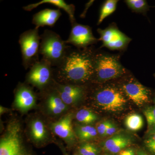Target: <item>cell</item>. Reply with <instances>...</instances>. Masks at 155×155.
Listing matches in <instances>:
<instances>
[{"instance_id":"1","label":"cell","mask_w":155,"mask_h":155,"mask_svg":"<svg viewBox=\"0 0 155 155\" xmlns=\"http://www.w3.org/2000/svg\"><path fill=\"white\" fill-rule=\"evenodd\" d=\"M96 51L91 47L82 49L70 48L61 64L54 69L57 77L67 84L74 85L93 80Z\"/></svg>"},{"instance_id":"2","label":"cell","mask_w":155,"mask_h":155,"mask_svg":"<svg viewBox=\"0 0 155 155\" xmlns=\"http://www.w3.org/2000/svg\"><path fill=\"white\" fill-rule=\"evenodd\" d=\"M127 73V69L120 62V56L96 51L93 80L104 83L123 77Z\"/></svg>"},{"instance_id":"3","label":"cell","mask_w":155,"mask_h":155,"mask_svg":"<svg viewBox=\"0 0 155 155\" xmlns=\"http://www.w3.org/2000/svg\"><path fill=\"white\" fill-rule=\"evenodd\" d=\"M41 38L39 53L42 56V59L49 63L53 67H58L71 48L66 41L52 31L45 30Z\"/></svg>"},{"instance_id":"4","label":"cell","mask_w":155,"mask_h":155,"mask_svg":"<svg viewBox=\"0 0 155 155\" xmlns=\"http://www.w3.org/2000/svg\"><path fill=\"white\" fill-rule=\"evenodd\" d=\"M94 99L102 110L111 112L122 111L127 102L122 89L114 84L99 87L94 91Z\"/></svg>"},{"instance_id":"5","label":"cell","mask_w":155,"mask_h":155,"mask_svg":"<svg viewBox=\"0 0 155 155\" xmlns=\"http://www.w3.org/2000/svg\"><path fill=\"white\" fill-rule=\"evenodd\" d=\"M38 28L26 31L20 35L19 43L22 53V64L24 68L28 69L39 61L41 36Z\"/></svg>"},{"instance_id":"6","label":"cell","mask_w":155,"mask_h":155,"mask_svg":"<svg viewBox=\"0 0 155 155\" xmlns=\"http://www.w3.org/2000/svg\"><path fill=\"white\" fill-rule=\"evenodd\" d=\"M21 128L16 121L9 124L0 141V155H32L22 140Z\"/></svg>"},{"instance_id":"7","label":"cell","mask_w":155,"mask_h":155,"mask_svg":"<svg viewBox=\"0 0 155 155\" xmlns=\"http://www.w3.org/2000/svg\"><path fill=\"white\" fill-rule=\"evenodd\" d=\"M120 87L126 97L137 106L142 107L150 102L152 95L151 90L133 77L125 80Z\"/></svg>"},{"instance_id":"8","label":"cell","mask_w":155,"mask_h":155,"mask_svg":"<svg viewBox=\"0 0 155 155\" xmlns=\"http://www.w3.org/2000/svg\"><path fill=\"white\" fill-rule=\"evenodd\" d=\"M97 31L100 36L99 40L102 42L101 48H107L113 51L124 50L131 41V38L120 31L114 24L105 29L99 28Z\"/></svg>"},{"instance_id":"9","label":"cell","mask_w":155,"mask_h":155,"mask_svg":"<svg viewBox=\"0 0 155 155\" xmlns=\"http://www.w3.org/2000/svg\"><path fill=\"white\" fill-rule=\"evenodd\" d=\"M72 27L69 38L66 41L67 44H71L78 49L86 48L89 46L96 43L99 41L95 37L91 28L88 25L78 24L75 22Z\"/></svg>"},{"instance_id":"10","label":"cell","mask_w":155,"mask_h":155,"mask_svg":"<svg viewBox=\"0 0 155 155\" xmlns=\"http://www.w3.org/2000/svg\"><path fill=\"white\" fill-rule=\"evenodd\" d=\"M49 63L41 59L30 67L27 75L28 83L38 88H43L50 83L54 72Z\"/></svg>"},{"instance_id":"11","label":"cell","mask_w":155,"mask_h":155,"mask_svg":"<svg viewBox=\"0 0 155 155\" xmlns=\"http://www.w3.org/2000/svg\"><path fill=\"white\" fill-rule=\"evenodd\" d=\"M54 84V88L67 105L78 102L82 99L85 93V89L82 85L59 84L56 82Z\"/></svg>"},{"instance_id":"12","label":"cell","mask_w":155,"mask_h":155,"mask_svg":"<svg viewBox=\"0 0 155 155\" xmlns=\"http://www.w3.org/2000/svg\"><path fill=\"white\" fill-rule=\"evenodd\" d=\"M51 128L54 133L67 143L75 139V134L72 125V114H67L59 121L53 123Z\"/></svg>"},{"instance_id":"13","label":"cell","mask_w":155,"mask_h":155,"mask_svg":"<svg viewBox=\"0 0 155 155\" xmlns=\"http://www.w3.org/2000/svg\"><path fill=\"white\" fill-rule=\"evenodd\" d=\"M36 96L29 87L21 85L18 87L15 93V105L22 111L30 110L35 105Z\"/></svg>"},{"instance_id":"14","label":"cell","mask_w":155,"mask_h":155,"mask_svg":"<svg viewBox=\"0 0 155 155\" xmlns=\"http://www.w3.org/2000/svg\"><path fill=\"white\" fill-rule=\"evenodd\" d=\"M62 15L60 9H45L34 15L32 23L36 28L48 26L53 27Z\"/></svg>"},{"instance_id":"15","label":"cell","mask_w":155,"mask_h":155,"mask_svg":"<svg viewBox=\"0 0 155 155\" xmlns=\"http://www.w3.org/2000/svg\"><path fill=\"white\" fill-rule=\"evenodd\" d=\"M132 140L130 136L126 134H116L104 142L103 147L112 153H118L131 144Z\"/></svg>"},{"instance_id":"16","label":"cell","mask_w":155,"mask_h":155,"mask_svg":"<svg viewBox=\"0 0 155 155\" xmlns=\"http://www.w3.org/2000/svg\"><path fill=\"white\" fill-rule=\"evenodd\" d=\"M48 4L52 5L58 7V9L64 10L69 16L72 24L76 22L75 18V7L73 5L67 4L63 0H42L38 2L30 4L23 7L25 11H30L43 4Z\"/></svg>"},{"instance_id":"17","label":"cell","mask_w":155,"mask_h":155,"mask_svg":"<svg viewBox=\"0 0 155 155\" xmlns=\"http://www.w3.org/2000/svg\"><path fill=\"white\" fill-rule=\"evenodd\" d=\"M46 103L49 110L54 115L62 114L67 110V105L62 101L54 88L53 92L48 94Z\"/></svg>"},{"instance_id":"18","label":"cell","mask_w":155,"mask_h":155,"mask_svg":"<svg viewBox=\"0 0 155 155\" xmlns=\"http://www.w3.org/2000/svg\"><path fill=\"white\" fill-rule=\"evenodd\" d=\"M31 133L35 140L40 142L46 138L47 132L44 123L40 120H34L31 125Z\"/></svg>"},{"instance_id":"19","label":"cell","mask_w":155,"mask_h":155,"mask_svg":"<svg viewBox=\"0 0 155 155\" xmlns=\"http://www.w3.org/2000/svg\"><path fill=\"white\" fill-rule=\"evenodd\" d=\"M76 133L81 141H88L94 138L97 134L96 128L90 125H84L78 127Z\"/></svg>"},{"instance_id":"20","label":"cell","mask_w":155,"mask_h":155,"mask_svg":"<svg viewBox=\"0 0 155 155\" xmlns=\"http://www.w3.org/2000/svg\"><path fill=\"white\" fill-rule=\"evenodd\" d=\"M125 126L129 130L136 131L140 130L143 126V119L138 114H130L125 119Z\"/></svg>"},{"instance_id":"21","label":"cell","mask_w":155,"mask_h":155,"mask_svg":"<svg viewBox=\"0 0 155 155\" xmlns=\"http://www.w3.org/2000/svg\"><path fill=\"white\" fill-rule=\"evenodd\" d=\"M118 2V0H107L104 3L100 11L98 25L101 24L104 19L116 11Z\"/></svg>"},{"instance_id":"22","label":"cell","mask_w":155,"mask_h":155,"mask_svg":"<svg viewBox=\"0 0 155 155\" xmlns=\"http://www.w3.org/2000/svg\"><path fill=\"white\" fill-rule=\"evenodd\" d=\"M127 7L134 12L145 15L149 10L150 6L145 0H126Z\"/></svg>"},{"instance_id":"23","label":"cell","mask_w":155,"mask_h":155,"mask_svg":"<svg viewBox=\"0 0 155 155\" xmlns=\"http://www.w3.org/2000/svg\"><path fill=\"white\" fill-rule=\"evenodd\" d=\"M75 117L78 122L86 125L94 123L98 119L97 116L94 113L87 109H82L78 111Z\"/></svg>"},{"instance_id":"24","label":"cell","mask_w":155,"mask_h":155,"mask_svg":"<svg viewBox=\"0 0 155 155\" xmlns=\"http://www.w3.org/2000/svg\"><path fill=\"white\" fill-rule=\"evenodd\" d=\"M143 114L148 125V131L155 129V106H149L145 108Z\"/></svg>"},{"instance_id":"25","label":"cell","mask_w":155,"mask_h":155,"mask_svg":"<svg viewBox=\"0 0 155 155\" xmlns=\"http://www.w3.org/2000/svg\"><path fill=\"white\" fill-rule=\"evenodd\" d=\"M144 144L149 152L152 155H155V131L147 132Z\"/></svg>"},{"instance_id":"26","label":"cell","mask_w":155,"mask_h":155,"mask_svg":"<svg viewBox=\"0 0 155 155\" xmlns=\"http://www.w3.org/2000/svg\"><path fill=\"white\" fill-rule=\"evenodd\" d=\"M79 152L80 155H98L100 150L94 145L86 143L80 147Z\"/></svg>"},{"instance_id":"27","label":"cell","mask_w":155,"mask_h":155,"mask_svg":"<svg viewBox=\"0 0 155 155\" xmlns=\"http://www.w3.org/2000/svg\"><path fill=\"white\" fill-rule=\"evenodd\" d=\"M109 122L110 121H104L100 122L97 125V131L100 135L104 136Z\"/></svg>"},{"instance_id":"28","label":"cell","mask_w":155,"mask_h":155,"mask_svg":"<svg viewBox=\"0 0 155 155\" xmlns=\"http://www.w3.org/2000/svg\"><path fill=\"white\" fill-rule=\"evenodd\" d=\"M116 130H117V128H116V125L114 123L110 121L104 136L113 135L116 133Z\"/></svg>"},{"instance_id":"29","label":"cell","mask_w":155,"mask_h":155,"mask_svg":"<svg viewBox=\"0 0 155 155\" xmlns=\"http://www.w3.org/2000/svg\"><path fill=\"white\" fill-rule=\"evenodd\" d=\"M119 155H135V152L133 149H125L121 151Z\"/></svg>"},{"instance_id":"30","label":"cell","mask_w":155,"mask_h":155,"mask_svg":"<svg viewBox=\"0 0 155 155\" xmlns=\"http://www.w3.org/2000/svg\"><path fill=\"white\" fill-rule=\"evenodd\" d=\"M137 155H149L145 152L143 150L139 151L137 153Z\"/></svg>"},{"instance_id":"31","label":"cell","mask_w":155,"mask_h":155,"mask_svg":"<svg viewBox=\"0 0 155 155\" xmlns=\"http://www.w3.org/2000/svg\"><path fill=\"white\" fill-rule=\"evenodd\" d=\"M153 101L154 105L155 106V94H154V96L153 98Z\"/></svg>"},{"instance_id":"32","label":"cell","mask_w":155,"mask_h":155,"mask_svg":"<svg viewBox=\"0 0 155 155\" xmlns=\"http://www.w3.org/2000/svg\"><path fill=\"white\" fill-rule=\"evenodd\" d=\"M150 131H155V129H153V130H150ZM148 132H149V131H148Z\"/></svg>"},{"instance_id":"33","label":"cell","mask_w":155,"mask_h":155,"mask_svg":"<svg viewBox=\"0 0 155 155\" xmlns=\"http://www.w3.org/2000/svg\"><path fill=\"white\" fill-rule=\"evenodd\" d=\"M154 77L155 78V73L154 74Z\"/></svg>"},{"instance_id":"34","label":"cell","mask_w":155,"mask_h":155,"mask_svg":"<svg viewBox=\"0 0 155 155\" xmlns=\"http://www.w3.org/2000/svg\"></svg>"},{"instance_id":"35","label":"cell","mask_w":155,"mask_h":155,"mask_svg":"<svg viewBox=\"0 0 155 155\" xmlns=\"http://www.w3.org/2000/svg\"></svg>"}]
</instances>
